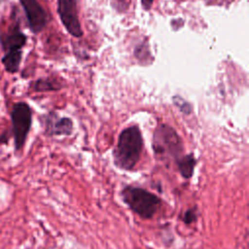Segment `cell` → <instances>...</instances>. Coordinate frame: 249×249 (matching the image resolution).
I'll use <instances>...</instances> for the list:
<instances>
[{
  "instance_id": "cell-1",
  "label": "cell",
  "mask_w": 249,
  "mask_h": 249,
  "mask_svg": "<svg viewBox=\"0 0 249 249\" xmlns=\"http://www.w3.org/2000/svg\"><path fill=\"white\" fill-rule=\"evenodd\" d=\"M144 147L142 133L137 125L124 128L119 135L113 151L114 165L124 171H132L140 160Z\"/></svg>"
},
{
  "instance_id": "cell-2",
  "label": "cell",
  "mask_w": 249,
  "mask_h": 249,
  "mask_svg": "<svg viewBox=\"0 0 249 249\" xmlns=\"http://www.w3.org/2000/svg\"><path fill=\"white\" fill-rule=\"evenodd\" d=\"M120 196L129 210L143 220L152 219L163 202L155 193L130 184L122 188Z\"/></svg>"
},
{
  "instance_id": "cell-3",
  "label": "cell",
  "mask_w": 249,
  "mask_h": 249,
  "mask_svg": "<svg viewBox=\"0 0 249 249\" xmlns=\"http://www.w3.org/2000/svg\"><path fill=\"white\" fill-rule=\"evenodd\" d=\"M155 157L159 160L178 159L183 155L184 146L178 133L167 124H160L153 136L152 143Z\"/></svg>"
},
{
  "instance_id": "cell-4",
  "label": "cell",
  "mask_w": 249,
  "mask_h": 249,
  "mask_svg": "<svg viewBox=\"0 0 249 249\" xmlns=\"http://www.w3.org/2000/svg\"><path fill=\"white\" fill-rule=\"evenodd\" d=\"M11 120L15 150L19 152L22 150L31 128L32 112L29 105L25 102L16 103L11 112Z\"/></svg>"
},
{
  "instance_id": "cell-5",
  "label": "cell",
  "mask_w": 249,
  "mask_h": 249,
  "mask_svg": "<svg viewBox=\"0 0 249 249\" xmlns=\"http://www.w3.org/2000/svg\"><path fill=\"white\" fill-rule=\"evenodd\" d=\"M57 13L66 30L74 37L83 35L79 15L78 0H57Z\"/></svg>"
},
{
  "instance_id": "cell-6",
  "label": "cell",
  "mask_w": 249,
  "mask_h": 249,
  "mask_svg": "<svg viewBox=\"0 0 249 249\" xmlns=\"http://www.w3.org/2000/svg\"><path fill=\"white\" fill-rule=\"evenodd\" d=\"M25 13L29 29L39 33L48 23V15L37 0H19Z\"/></svg>"
},
{
  "instance_id": "cell-7",
  "label": "cell",
  "mask_w": 249,
  "mask_h": 249,
  "mask_svg": "<svg viewBox=\"0 0 249 249\" xmlns=\"http://www.w3.org/2000/svg\"><path fill=\"white\" fill-rule=\"evenodd\" d=\"M45 133L49 136L70 135L73 129L72 121L69 118H60L55 113H50L44 117Z\"/></svg>"
},
{
  "instance_id": "cell-8",
  "label": "cell",
  "mask_w": 249,
  "mask_h": 249,
  "mask_svg": "<svg viewBox=\"0 0 249 249\" xmlns=\"http://www.w3.org/2000/svg\"><path fill=\"white\" fill-rule=\"evenodd\" d=\"M26 40L27 38L25 34L21 32L18 23L0 32V45L5 52L21 50L24 47Z\"/></svg>"
},
{
  "instance_id": "cell-9",
  "label": "cell",
  "mask_w": 249,
  "mask_h": 249,
  "mask_svg": "<svg viewBox=\"0 0 249 249\" xmlns=\"http://www.w3.org/2000/svg\"><path fill=\"white\" fill-rule=\"evenodd\" d=\"M196 162H197L196 159L192 153L187 155H182L181 157L175 160L177 170L180 176L185 180H189L194 176Z\"/></svg>"
},
{
  "instance_id": "cell-10",
  "label": "cell",
  "mask_w": 249,
  "mask_h": 249,
  "mask_svg": "<svg viewBox=\"0 0 249 249\" xmlns=\"http://www.w3.org/2000/svg\"><path fill=\"white\" fill-rule=\"evenodd\" d=\"M21 56H22L21 50L6 52V53L2 57V63L4 65L5 70L9 73L18 72L20 61H21Z\"/></svg>"
},
{
  "instance_id": "cell-11",
  "label": "cell",
  "mask_w": 249,
  "mask_h": 249,
  "mask_svg": "<svg viewBox=\"0 0 249 249\" xmlns=\"http://www.w3.org/2000/svg\"><path fill=\"white\" fill-rule=\"evenodd\" d=\"M32 88L36 91L57 90L60 89V85L52 79H39L33 83Z\"/></svg>"
},
{
  "instance_id": "cell-12",
  "label": "cell",
  "mask_w": 249,
  "mask_h": 249,
  "mask_svg": "<svg viewBox=\"0 0 249 249\" xmlns=\"http://www.w3.org/2000/svg\"><path fill=\"white\" fill-rule=\"evenodd\" d=\"M181 221L187 225H193L197 221V208L196 206H192L187 208L181 215Z\"/></svg>"
},
{
  "instance_id": "cell-13",
  "label": "cell",
  "mask_w": 249,
  "mask_h": 249,
  "mask_svg": "<svg viewBox=\"0 0 249 249\" xmlns=\"http://www.w3.org/2000/svg\"><path fill=\"white\" fill-rule=\"evenodd\" d=\"M172 101H173L174 105H175L181 112H183L184 114H190V113H191V111H192L191 105H190L184 98H182L181 96H178V95L173 96Z\"/></svg>"
},
{
  "instance_id": "cell-14",
  "label": "cell",
  "mask_w": 249,
  "mask_h": 249,
  "mask_svg": "<svg viewBox=\"0 0 249 249\" xmlns=\"http://www.w3.org/2000/svg\"><path fill=\"white\" fill-rule=\"evenodd\" d=\"M154 0H141V5L144 10H150Z\"/></svg>"
}]
</instances>
